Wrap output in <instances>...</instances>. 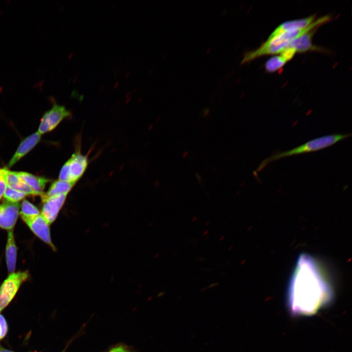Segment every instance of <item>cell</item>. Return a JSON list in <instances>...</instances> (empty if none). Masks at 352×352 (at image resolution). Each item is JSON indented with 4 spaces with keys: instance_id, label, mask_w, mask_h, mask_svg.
<instances>
[{
    "instance_id": "7a4b0ae2",
    "label": "cell",
    "mask_w": 352,
    "mask_h": 352,
    "mask_svg": "<svg viewBox=\"0 0 352 352\" xmlns=\"http://www.w3.org/2000/svg\"><path fill=\"white\" fill-rule=\"evenodd\" d=\"M351 133H335L320 136L294 148L283 152L273 153L269 157L264 159L254 172L256 176L269 163L292 155L316 152L328 148L337 142L351 137Z\"/></svg>"
},
{
    "instance_id": "ba28073f",
    "label": "cell",
    "mask_w": 352,
    "mask_h": 352,
    "mask_svg": "<svg viewBox=\"0 0 352 352\" xmlns=\"http://www.w3.org/2000/svg\"><path fill=\"white\" fill-rule=\"evenodd\" d=\"M23 221L36 236L55 250L50 237L49 224L42 215L23 220Z\"/></svg>"
},
{
    "instance_id": "9c48e42d",
    "label": "cell",
    "mask_w": 352,
    "mask_h": 352,
    "mask_svg": "<svg viewBox=\"0 0 352 352\" xmlns=\"http://www.w3.org/2000/svg\"><path fill=\"white\" fill-rule=\"evenodd\" d=\"M20 205L18 202L5 201L0 205V228L13 230L19 214Z\"/></svg>"
},
{
    "instance_id": "603a6c76",
    "label": "cell",
    "mask_w": 352,
    "mask_h": 352,
    "mask_svg": "<svg viewBox=\"0 0 352 352\" xmlns=\"http://www.w3.org/2000/svg\"><path fill=\"white\" fill-rule=\"evenodd\" d=\"M0 352H14L7 350V349L2 347L0 345Z\"/></svg>"
},
{
    "instance_id": "d6986e66",
    "label": "cell",
    "mask_w": 352,
    "mask_h": 352,
    "mask_svg": "<svg viewBox=\"0 0 352 352\" xmlns=\"http://www.w3.org/2000/svg\"><path fill=\"white\" fill-rule=\"evenodd\" d=\"M296 53V51L295 49L291 47H286L280 52V55L287 62L293 58Z\"/></svg>"
},
{
    "instance_id": "ffe728a7",
    "label": "cell",
    "mask_w": 352,
    "mask_h": 352,
    "mask_svg": "<svg viewBox=\"0 0 352 352\" xmlns=\"http://www.w3.org/2000/svg\"><path fill=\"white\" fill-rule=\"evenodd\" d=\"M8 327L5 318L0 314V340L3 338L7 333Z\"/></svg>"
},
{
    "instance_id": "6da1fadb",
    "label": "cell",
    "mask_w": 352,
    "mask_h": 352,
    "mask_svg": "<svg viewBox=\"0 0 352 352\" xmlns=\"http://www.w3.org/2000/svg\"><path fill=\"white\" fill-rule=\"evenodd\" d=\"M333 297L332 286L321 264L309 254H300L287 287V301L292 312L312 314L331 302Z\"/></svg>"
},
{
    "instance_id": "2e32d148",
    "label": "cell",
    "mask_w": 352,
    "mask_h": 352,
    "mask_svg": "<svg viewBox=\"0 0 352 352\" xmlns=\"http://www.w3.org/2000/svg\"><path fill=\"white\" fill-rule=\"evenodd\" d=\"M21 208L20 214L22 220L40 215V211L37 207L26 199L22 201Z\"/></svg>"
},
{
    "instance_id": "30bf717a",
    "label": "cell",
    "mask_w": 352,
    "mask_h": 352,
    "mask_svg": "<svg viewBox=\"0 0 352 352\" xmlns=\"http://www.w3.org/2000/svg\"><path fill=\"white\" fill-rule=\"evenodd\" d=\"M319 26H316L303 35L295 39L286 47L295 49L296 52H305L309 51H321L322 49L313 44V36Z\"/></svg>"
},
{
    "instance_id": "44dd1931",
    "label": "cell",
    "mask_w": 352,
    "mask_h": 352,
    "mask_svg": "<svg viewBox=\"0 0 352 352\" xmlns=\"http://www.w3.org/2000/svg\"><path fill=\"white\" fill-rule=\"evenodd\" d=\"M7 187V184L3 173V169L0 168V199L3 196Z\"/></svg>"
},
{
    "instance_id": "8992f818",
    "label": "cell",
    "mask_w": 352,
    "mask_h": 352,
    "mask_svg": "<svg viewBox=\"0 0 352 352\" xmlns=\"http://www.w3.org/2000/svg\"><path fill=\"white\" fill-rule=\"evenodd\" d=\"M70 114V112L64 106L54 104L52 108L43 115L38 132L41 135L51 131Z\"/></svg>"
},
{
    "instance_id": "5bb4252c",
    "label": "cell",
    "mask_w": 352,
    "mask_h": 352,
    "mask_svg": "<svg viewBox=\"0 0 352 352\" xmlns=\"http://www.w3.org/2000/svg\"><path fill=\"white\" fill-rule=\"evenodd\" d=\"M17 246L13 230L9 231L5 248V259L9 272L15 271L17 260Z\"/></svg>"
},
{
    "instance_id": "ac0fdd59",
    "label": "cell",
    "mask_w": 352,
    "mask_h": 352,
    "mask_svg": "<svg viewBox=\"0 0 352 352\" xmlns=\"http://www.w3.org/2000/svg\"><path fill=\"white\" fill-rule=\"evenodd\" d=\"M26 196L25 193L16 190L8 186L3 195L6 201L11 202H18Z\"/></svg>"
},
{
    "instance_id": "277c9868",
    "label": "cell",
    "mask_w": 352,
    "mask_h": 352,
    "mask_svg": "<svg viewBox=\"0 0 352 352\" xmlns=\"http://www.w3.org/2000/svg\"><path fill=\"white\" fill-rule=\"evenodd\" d=\"M88 165L87 156L78 151L64 164L59 176V179L74 184L82 177Z\"/></svg>"
},
{
    "instance_id": "3957f363",
    "label": "cell",
    "mask_w": 352,
    "mask_h": 352,
    "mask_svg": "<svg viewBox=\"0 0 352 352\" xmlns=\"http://www.w3.org/2000/svg\"><path fill=\"white\" fill-rule=\"evenodd\" d=\"M322 25V20L318 19L306 28L286 31L272 39L267 40L257 49L246 52L241 63L249 62L263 56L280 53L295 39L313 27Z\"/></svg>"
},
{
    "instance_id": "e0dca14e",
    "label": "cell",
    "mask_w": 352,
    "mask_h": 352,
    "mask_svg": "<svg viewBox=\"0 0 352 352\" xmlns=\"http://www.w3.org/2000/svg\"><path fill=\"white\" fill-rule=\"evenodd\" d=\"M286 62L281 55H274L265 62L264 66L265 70L268 72H275L284 66Z\"/></svg>"
},
{
    "instance_id": "8fae6325",
    "label": "cell",
    "mask_w": 352,
    "mask_h": 352,
    "mask_svg": "<svg viewBox=\"0 0 352 352\" xmlns=\"http://www.w3.org/2000/svg\"><path fill=\"white\" fill-rule=\"evenodd\" d=\"M315 16L312 15L303 19L285 22L274 30L267 40L272 39L286 31L306 28L315 20Z\"/></svg>"
},
{
    "instance_id": "4fadbf2b",
    "label": "cell",
    "mask_w": 352,
    "mask_h": 352,
    "mask_svg": "<svg viewBox=\"0 0 352 352\" xmlns=\"http://www.w3.org/2000/svg\"><path fill=\"white\" fill-rule=\"evenodd\" d=\"M16 174L32 189L35 195L41 196L44 193L46 184L50 181L44 177L34 176L26 172H16Z\"/></svg>"
},
{
    "instance_id": "9a60e30c",
    "label": "cell",
    "mask_w": 352,
    "mask_h": 352,
    "mask_svg": "<svg viewBox=\"0 0 352 352\" xmlns=\"http://www.w3.org/2000/svg\"><path fill=\"white\" fill-rule=\"evenodd\" d=\"M75 184L66 181L57 180L54 181L46 193H44L41 197H50L52 196L66 194L70 192Z\"/></svg>"
},
{
    "instance_id": "cb8c5ba5",
    "label": "cell",
    "mask_w": 352,
    "mask_h": 352,
    "mask_svg": "<svg viewBox=\"0 0 352 352\" xmlns=\"http://www.w3.org/2000/svg\"></svg>"
},
{
    "instance_id": "52a82bcc",
    "label": "cell",
    "mask_w": 352,
    "mask_h": 352,
    "mask_svg": "<svg viewBox=\"0 0 352 352\" xmlns=\"http://www.w3.org/2000/svg\"><path fill=\"white\" fill-rule=\"evenodd\" d=\"M66 196V194H61L47 198L41 197L43 202L41 215L49 225L57 218Z\"/></svg>"
},
{
    "instance_id": "7c38bea8",
    "label": "cell",
    "mask_w": 352,
    "mask_h": 352,
    "mask_svg": "<svg viewBox=\"0 0 352 352\" xmlns=\"http://www.w3.org/2000/svg\"><path fill=\"white\" fill-rule=\"evenodd\" d=\"M41 135L37 132L24 139L7 165L10 168L30 152L40 141Z\"/></svg>"
},
{
    "instance_id": "7402d4cb",
    "label": "cell",
    "mask_w": 352,
    "mask_h": 352,
    "mask_svg": "<svg viewBox=\"0 0 352 352\" xmlns=\"http://www.w3.org/2000/svg\"><path fill=\"white\" fill-rule=\"evenodd\" d=\"M109 352H129L124 347L120 346L116 348H112Z\"/></svg>"
},
{
    "instance_id": "5b68a950",
    "label": "cell",
    "mask_w": 352,
    "mask_h": 352,
    "mask_svg": "<svg viewBox=\"0 0 352 352\" xmlns=\"http://www.w3.org/2000/svg\"><path fill=\"white\" fill-rule=\"evenodd\" d=\"M28 276L27 271L13 272L3 281L0 286V312L12 301Z\"/></svg>"
}]
</instances>
